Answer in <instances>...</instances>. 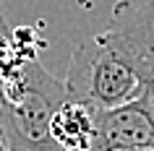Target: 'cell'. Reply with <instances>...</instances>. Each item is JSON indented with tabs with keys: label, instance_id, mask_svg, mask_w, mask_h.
I'll return each mask as SVG.
<instances>
[{
	"label": "cell",
	"instance_id": "obj_1",
	"mask_svg": "<svg viewBox=\"0 0 154 151\" xmlns=\"http://www.w3.org/2000/svg\"><path fill=\"white\" fill-rule=\"evenodd\" d=\"M0 102V135L8 151H60L50 141V120L65 102V83L39 63V57L24 65V71L3 83Z\"/></svg>",
	"mask_w": 154,
	"mask_h": 151
},
{
	"label": "cell",
	"instance_id": "obj_2",
	"mask_svg": "<svg viewBox=\"0 0 154 151\" xmlns=\"http://www.w3.org/2000/svg\"><path fill=\"white\" fill-rule=\"evenodd\" d=\"M63 83L71 99L91 110H110L133 102L144 86L141 76L99 37H89L73 47Z\"/></svg>",
	"mask_w": 154,
	"mask_h": 151
},
{
	"label": "cell",
	"instance_id": "obj_3",
	"mask_svg": "<svg viewBox=\"0 0 154 151\" xmlns=\"http://www.w3.org/2000/svg\"><path fill=\"white\" fill-rule=\"evenodd\" d=\"M97 37L118 52L141 81L154 76V0H118L110 26Z\"/></svg>",
	"mask_w": 154,
	"mask_h": 151
},
{
	"label": "cell",
	"instance_id": "obj_4",
	"mask_svg": "<svg viewBox=\"0 0 154 151\" xmlns=\"http://www.w3.org/2000/svg\"><path fill=\"white\" fill-rule=\"evenodd\" d=\"M154 143V125L138 102H125L110 110H94L91 151H123Z\"/></svg>",
	"mask_w": 154,
	"mask_h": 151
},
{
	"label": "cell",
	"instance_id": "obj_5",
	"mask_svg": "<svg viewBox=\"0 0 154 151\" xmlns=\"http://www.w3.org/2000/svg\"><path fill=\"white\" fill-rule=\"evenodd\" d=\"M50 141L60 151H91L94 143V110L65 96L50 120Z\"/></svg>",
	"mask_w": 154,
	"mask_h": 151
},
{
	"label": "cell",
	"instance_id": "obj_6",
	"mask_svg": "<svg viewBox=\"0 0 154 151\" xmlns=\"http://www.w3.org/2000/svg\"><path fill=\"white\" fill-rule=\"evenodd\" d=\"M45 44L37 26H11L0 13V86L18 76L26 63L37 60Z\"/></svg>",
	"mask_w": 154,
	"mask_h": 151
},
{
	"label": "cell",
	"instance_id": "obj_7",
	"mask_svg": "<svg viewBox=\"0 0 154 151\" xmlns=\"http://www.w3.org/2000/svg\"><path fill=\"white\" fill-rule=\"evenodd\" d=\"M136 102H138V107L146 112V117L152 120V125H154V76L149 81H144V86L138 91Z\"/></svg>",
	"mask_w": 154,
	"mask_h": 151
},
{
	"label": "cell",
	"instance_id": "obj_8",
	"mask_svg": "<svg viewBox=\"0 0 154 151\" xmlns=\"http://www.w3.org/2000/svg\"><path fill=\"white\" fill-rule=\"evenodd\" d=\"M123 151H154V143L152 146H138V149H123Z\"/></svg>",
	"mask_w": 154,
	"mask_h": 151
},
{
	"label": "cell",
	"instance_id": "obj_9",
	"mask_svg": "<svg viewBox=\"0 0 154 151\" xmlns=\"http://www.w3.org/2000/svg\"><path fill=\"white\" fill-rule=\"evenodd\" d=\"M0 151H8V149H5V143H3V135H0Z\"/></svg>",
	"mask_w": 154,
	"mask_h": 151
},
{
	"label": "cell",
	"instance_id": "obj_10",
	"mask_svg": "<svg viewBox=\"0 0 154 151\" xmlns=\"http://www.w3.org/2000/svg\"><path fill=\"white\" fill-rule=\"evenodd\" d=\"M0 102H3V89H0Z\"/></svg>",
	"mask_w": 154,
	"mask_h": 151
}]
</instances>
